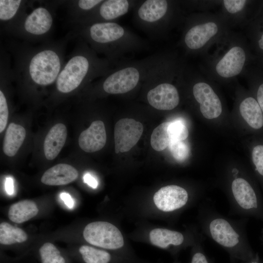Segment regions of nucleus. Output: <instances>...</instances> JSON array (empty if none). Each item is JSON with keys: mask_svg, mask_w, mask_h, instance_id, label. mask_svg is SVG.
<instances>
[{"mask_svg": "<svg viewBox=\"0 0 263 263\" xmlns=\"http://www.w3.org/2000/svg\"><path fill=\"white\" fill-rule=\"evenodd\" d=\"M203 56L201 69L210 80L230 82L246 70L249 53L241 33L231 30Z\"/></svg>", "mask_w": 263, "mask_h": 263, "instance_id": "obj_1", "label": "nucleus"}, {"mask_svg": "<svg viewBox=\"0 0 263 263\" xmlns=\"http://www.w3.org/2000/svg\"><path fill=\"white\" fill-rule=\"evenodd\" d=\"M231 30L218 12H192L185 17L178 46L186 55L203 56Z\"/></svg>", "mask_w": 263, "mask_h": 263, "instance_id": "obj_2", "label": "nucleus"}, {"mask_svg": "<svg viewBox=\"0 0 263 263\" xmlns=\"http://www.w3.org/2000/svg\"><path fill=\"white\" fill-rule=\"evenodd\" d=\"M86 35L94 47L105 53L110 63L116 65L123 62L127 55L148 46L142 38L115 21L90 24Z\"/></svg>", "mask_w": 263, "mask_h": 263, "instance_id": "obj_3", "label": "nucleus"}, {"mask_svg": "<svg viewBox=\"0 0 263 263\" xmlns=\"http://www.w3.org/2000/svg\"><path fill=\"white\" fill-rule=\"evenodd\" d=\"M133 21L140 30L154 39L162 38L182 25L187 11L180 0H139L134 8Z\"/></svg>", "mask_w": 263, "mask_h": 263, "instance_id": "obj_4", "label": "nucleus"}, {"mask_svg": "<svg viewBox=\"0 0 263 263\" xmlns=\"http://www.w3.org/2000/svg\"><path fill=\"white\" fill-rule=\"evenodd\" d=\"M164 54L157 53L140 60L120 63L105 75L102 83V90L110 94H124L131 92L143 83L150 70Z\"/></svg>", "mask_w": 263, "mask_h": 263, "instance_id": "obj_5", "label": "nucleus"}, {"mask_svg": "<svg viewBox=\"0 0 263 263\" xmlns=\"http://www.w3.org/2000/svg\"><path fill=\"white\" fill-rule=\"evenodd\" d=\"M201 227L209 238L226 249L242 251L247 246L242 220H233L204 207L201 208Z\"/></svg>", "mask_w": 263, "mask_h": 263, "instance_id": "obj_6", "label": "nucleus"}, {"mask_svg": "<svg viewBox=\"0 0 263 263\" xmlns=\"http://www.w3.org/2000/svg\"><path fill=\"white\" fill-rule=\"evenodd\" d=\"M108 60H100L91 52L71 58L59 73L56 79V88L62 93H68L77 88L87 77L107 75L112 69L109 68Z\"/></svg>", "mask_w": 263, "mask_h": 263, "instance_id": "obj_7", "label": "nucleus"}, {"mask_svg": "<svg viewBox=\"0 0 263 263\" xmlns=\"http://www.w3.org/2000/svg\"><path fill=\"white\" fill-rule=\"evenodd\" d=\"M229 205L231 210L237 215L254 214L260 209V203L253 186L245 178H234L230 186Z\"/></svg>", "mask_w": 263, "mask_h": 263, "instance_id": "obj_8", "label": "nucleus"}, {"mask_svg": "<svg viewBox=\"0 0 263 263\" xmlns=\"http://www.w3.org/2000/svg\"><path fill=\"white\" fill-rule=\"evenodd\" d=\"M29 68L30 77L35 83L43 86L51 84L59 74V57L53 50L42 51L32 57Z\"/></svg>", "mask_w": 263, "mask_h": 263, "instance_id": "obj_9", "label": "nucleus"}, {"mask_svg": "<svg viewBox=\"0 0 263 263\" xmlns=\"http://www.w3.org/2000/svg\"><path fill=\"white\" fill-rule=\"evenodd\" d=\"M83 236L90 244L109 250L120 249L124 244L120 230L107 222L97 221L89 224L83 230Z\"/></svg>", "mask_w": 263, "mask_h": 263, "instance_id": "obj_10", "label": "nucleus"}, {"mask_svg": "<svg viewBox=\"0 0 263 263\" xmlns=\"http://www.w3.org/2000/svg\"><path fill=\"white\" fill-rule=\"evenodd\" d=\"M143 132L142 124L135 119L124 118L119 120L114 129L115 153L131 150L140 139Z\"/></svg>", "mask_w": 263, "mask_h": 263, "instance_id": "obj_11", "label": "nucleus"}, {"mask_svg": "<svg viewBox=\"0 0 263 263\" xmlns=\"http://www.w3.org/2000/svg\"><path fill=\"white\" fill-rule=\"evenodd\" d=\"M139 0H107L100 4L89 17L90 24L114 21L133 10Z\"/></svg>", "mask_w": 263, "mask_h": 263, "instance_id": "obj_12", "label": "nucleus"}, {"mask_svg": "<svg viewBox=\"0 0 263 263\" xmlns=\"http://www.w3.org/2000/svg\"><path fill=\"white\" fill-rule=\"evenodd\" d=\"M189 194L184 188L177 185L163 187L156 192L153 201L158 208L164 212L180 209L188 202Z\"/></svg>", "mask_w": 263, "mask_h": 263, "instance_id": "obj_13", "label": "nucleus"}, {"mask_svg": "<svg viewBox=\"0 0 263 263\" xmlns=\"http://www.w3.org/2000/svg\"><path fill=\"white\" fill-rule=\"evenodd\" d=\"M250 1L246 0H221L218 13L228 26L242 28L247 22V13Z\"/></svg>", "mask_w": 263, "mask_h": 263, "instance_id": "obj_14", "label": "nucleus"}, {"mask_svg": "<svg viewBox=\"0 0 263 263\" xmlns=\"http://www.w3.org/2000/svg\"><path fill=\"white\" fill-rule=\"evenodd\" d=\"M106 140L104 123L101 120H96L81 132L78 138V144L83 151L91 153L101 150L105 145Z\"/></svg>", "mask_w": 263, "mask_h": 263, "instance_id": "obj_15", "label": "nucleus"}, {"mask_svg": "<svg viewBox=\"0 0 263 263\" xmlns=\"http://www.w3.org/2000/svg\"><path fill=\"white\" fill-rule=\"evenodd\" d=\"M77 170L67 164H58L48 169L43 174L41 182L49 186H59L69 184L78 177Z\"/></svg>", "mask_w": 263, "mask_h": 263, "instance_id": "obj_16", "label": "nucleus"}, {"mask_svg": "<svg viewBox=\"0 0 263 263\" xmlns=\"http://www.w3.org/2000/svg\"><path fill=\"white\" fill-rule=\"evenodd\" d=\"M67 136V130L62 123L53 126L45 138L43 149L45 157L49 160L54 159L64 146Z\"/></svg>", "mask_w": 263, "mask_h": 263, "instance_id": "obj_17", "label": "nucleus"}, {"mask_svg": "<svg viewBox=\"0 0 263 263\" xmlns=\"http://www.w3.org/2000/svg\"><path fill=\"white\" fill-rule=\"evenodd\" d=\"M239 112L250 127L259 130L263 127V113L256 99L251 96L240 99Z\"/></svg>", "mask_w": 263, "mask_h": 263, "instance_id": "obj_18", "label": "nucleus"}, {"mask_svg": "<svg viewBox=\"0 0 263 263\" xmlns=\"http://www.w3.org/2000/svg\"><path fill=\"white\" fill-rule=\"evenodd\" d=\"M53 23V18L47 9L40 7L35 9L26 18L25 30L32 34L40 35L47 33Z\"/></svg>", "mask_w": 263, "mask_h": 263, "instance_id": "obj_19", "label": "nucleus"}, {"mask_svg": "<svg viewBox=\"0 0 263 263\" xmlns=\"http://www.w3.org/2000/svg\"><path fill=\"white\" fill-rule=\"evenodd\" d=\"M151 243L157 247L166 249L170 245L178 246L184 243L185 237L180 232L165 228H155L150 233Z\"/></svg>", "mask_w": 263, "mask_h": 263, "instance_id": "obj_20", "label": "nucleus"}, {"mask_svg": "<svg viewBox=\"0 0 263 263\" xmlns=\"http://www.w3.org/2000/svg\"><path fill=\"white\" fill-rule=\"evenodd\" d=\"M26 136L25 129L20 125L9 124L3 140V150L5 155L12 157L16 155Z\"/></svg>", "mask_w": 263, "mask_h": 263, "instance_id": "obj_21", "label": "nucleus"}, {"mask_svg": "<svg viewBox=\"0 0 263 263\" xmlns=\"http://www.w3.org/2000/svg\"><path fill=\"white\" fill-rule=\"evenodd\" d=\"M38 212V209L35 202L24 200L10 206L8 211V217L12 222L20 224L35 217Z\"/></svg>", "mask_w": 263, "mask_h": 263, "instance_id": "obj_22", "label": "nucleus"}, {"mask_svg": "<svg viewBox=\"0 0 263 263\" xmlns=\"http://www.w3.org/2000/svg\"><path fill=\"white\" fill-rule=\"evenodd\" d=\"M27 239L26 233L21 228L13 226L8 223L0 224V243L3 245H10L21 243Z\"/></svg>", "mask_w": 263, "mask_h": 263, "instance_id": "obj_23", "label": "nucleus"}, {"mask_svg": "<svg viewBox=\"0 0 263 263\" xmlns=\"http://www.w3.org/2000/svg\"><path fill=\"white\" fill-rule=\"evenodd\" d=\"M79 253L84 263H111L112 255L108 251L89 245H82Z\"/></svg>", "mask_w": 263, "mask_h": 263, "instance_id": "obj_24", "label": "nucleus"}, {"mask_svg": "<svg viewBox=\"0 0 263 263\" xmlns=\"http://www.w3.org/2000/svg\"><path fill=\"white\" fill-rule=\"evenodd\" d=\"M169 122L161 123L153 131L150 136V145L155 150L160 151L169 147L171 139L169 127Z\"/></svg>", "mask_w": 263, "mask_h": 263, "instance_id": "obj_25", "label": "nucleus"}, {"mask_svg": "<svg viewBox=\"0 0 263 263\" xmlns=\"http://www.w3.org/2000/svg\"><path fill=\"white\" fill-rule=\"evenodd\" d=\"M41 263H67L60 251L50 243L43 244L39 249Z\"/></svg>", "mask_w": 263, "mask_h": 263, "instance_id": "obj_26", "label": "nucleus"}, {"mask_svg": "<svg viewBox=\"0 0 263 263\" xmlns=\"http://www.w3.org/2000/svg\"><path fill=\"white\" fill-rule=\"evenodd\" d=\"M180 2L186 11L209 12L208 10L219 7L221 0H180Z\"/></svg>", "mask_w": 263, "mask_h": 263, "instance_id": "obj_27", "label": "nucleus"}, {"mask_svg": "<svg viewBox=\"0 0 263 263\" xmlns=\"http://www.w3.org/2000/svg\"><path fill=\"white\" fill-rule=\"evenodd\" d=\"M21 2L20 0H0V19L8 20L16 14Z\"/></svg>", "mask_w": 263, "mask_h": 263, "instance_id": "obj_28", "label": "nucleus"}, {"mask_svg": "<svg viewBox=\"0 0 263 263\" xmlns=\"http://www.w3.org/2000/svg\"><path fill=\"white\" fill-rule=\"evenodd\" d=\"M169 147L172 155L178 161H185L189 155V148L183 141L172 140Z\"/></svg>", "mask_w": 263, "mask_h": 263, "instance_id": "obj_29", "label": "nucleus"}, {"mask_svg": "<svg viewBox=\"0 0 263 263\" xmlns=\"http://www.w3.org/2000/svg\"><path fill=\"white\" fill-rule=\"evenodd\" d=\"M169 130L171 141H184L188 136V130L187 126L180 120L169 122Z\"/></svg>", "mask_w": 263, "mask_h": 263, "instance_id": "obj_30", "label": "nucleus"}, {"mask_svg": "<svg viewBox=\"0 0 263 263\" xmlns=\"http://www.w3.org/2000/svg\"><path fill=\"white\" fill-rule=\"evenodd\" d=\"M251 155L256 170L263 177V144H258L254 147Z\"/></svg>", "mask_w": 263, "mask_h": 263, "instance_id": "obj_31", "label": "nucleus"}, {"mask_svg": "<svg viewBox=\"0 0 263 263\" xmlns=\"http://www.w3.org/2000/svg\"><path fill=\"white\" fill-rule=\"evenodd\" d=\"M8 108L6 98L3 92L0 91V132L5 129L8 118Z\"/></svg>", "mask_w": 263, "mask_h": 263, "instance_id": "obj_32", "label": "nucleus"}, {"mask_svg": "<svg viewBox=\"0 0 263 263\" xmlns=\"http://www.w3.org/2000/svg\"><path fill=\"white\" fill-rule=\"evenodd\" d=\"M103 1L102 0H80L78 2V6L82 10L93 11Z\"/></svg>", "mask_w": 263, "mask_h": 263, "instance_id": "obj_33", "label": "nucleus"}, {"mask_svg": "<svg viewBox=\"0 0 263 263\" xmlns=\"http://www.w3.org/2000/svg\"><path fill=\"white\" fill-rule=\"evenodd\" d=\"M84 182L93 188H96L98 186L97 180L89 173H85L83 176Z\"/></svg>", "mask_w": 263, "mask_h": 263, "instance_id": "obj_34", "label": "nucleus"}, {"mask_svg": "<svg viewBox=\"0 0 263 263\" xmlns=\"http://www.w3.org/2000/svg\"><path fill=\"white\" fill-rule=\"evenodd\" d=\"M5 189L6 192L9 195H12L14 193V180L11 177H6L5 181Z\"/></svg>", "mask_w": 263, "mask_h": 263, "instance_id": "obj_35", "label": "nucleus"}, {"mask_svg": "<svg viewBox=\"0 0 263 263\" xmlns=\"http://www.w3.org/2000/svg\"><path fill=\"white\" fill-rule=\"evenodd\" d=\"M191 263H208V262L204 253L197 251L192 256Z\"/></svg>", "mask_w": 263, "mask_h": 263, "instance_id": "obj_36", "label": "nucleus"}, {"mask_svg": "<svg viewBox=\"0 0 263 263\" xmlns=\"http://www.w3.org/2000/svg\"><path fill=\"white\" fill-rule=\"evenodd\" d=\"M60 197L68 208L70 209L73 208L74 202L72 197L69 193L62 192L60 194Z\"/></svg>", "mask_w": 263, "mask_h": 263, "instance_id": "obj_37", "label": "nucleus"}, {"mask_svg": "<svg viewBox=\"0 0 263 263\" xmlns=\"http://www.w3.org/2000/svg\"><path fill=\"white\" fill-rule=\"evenodd\" d=\"M256 99L263 113V82L261 83L257 88Z\"/></svg>", "mask_w": 263, "mask_h": 263, "instance_id": "obj_38", "label": "nucleus"}, {"mask_svg": "<svg viewBox=\"0 0 263 263\" xmlns=\"http://www.w3.org/2000/svg\"><path fill=\"white\" fill-rule=\"evenodd\" d=\"M257 44L259 48L263 51V33L261 35L260 38L257 41Z\"/></svg>", "mask_w": 263, "mask_h": 263, "instance_id": "obj_39", "label": "nucleus"}]
</instances>
